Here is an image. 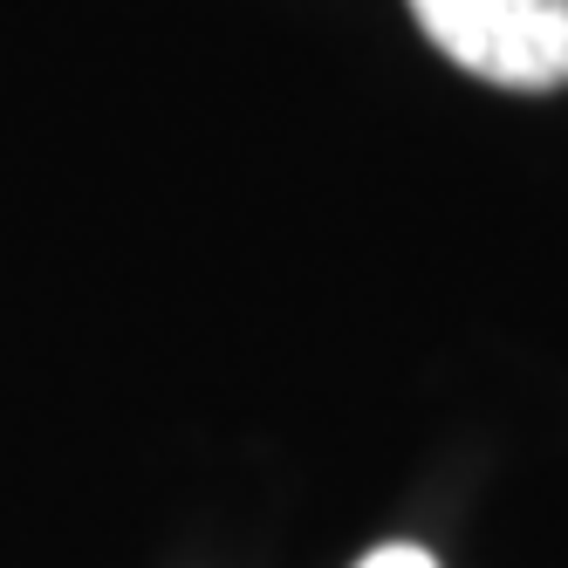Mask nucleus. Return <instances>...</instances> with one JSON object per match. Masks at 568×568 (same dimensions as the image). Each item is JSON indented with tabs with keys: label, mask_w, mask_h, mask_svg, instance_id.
<instances>
[{
	"label": "nucleus",
	"mask_w": 568,
	"mask_h": 568,
	"mask_svg": "<svg viewBox=\"0 0 568 568\" xmlns=\"http://www.w3.org/2000/svg\"><path fill=\"white\" fill-rule=\"evenodd\" d=\"M356 568H438L425 548H412V541H384V548H371Z\"/></svg>",
	"instance_id": "f03ea898"
},
{
	"label": "nucleus",
	"mask_w": 568,
	"mask_h": 568,
	"mask_svg": "<svg viewBox=\"0 0 568 568\" xmlns=\"http://www.w3.org/2000/svg\"><path fill=\"white\" fill-rule=\"evenodd\" d=\"M412 21L453 69L494 90H568V0H412Z\"/></svg>",
	"instance_id": "f257e3e1"
}]
</instances>
